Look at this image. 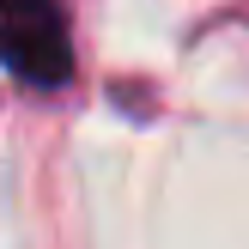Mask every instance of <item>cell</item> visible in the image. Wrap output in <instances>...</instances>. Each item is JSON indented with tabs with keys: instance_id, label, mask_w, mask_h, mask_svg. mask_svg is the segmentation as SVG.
Listing matches in <instances>:
<instances>
[{
	"instance_id": "cell-1",
	"label": "cell",
	"mask_w": 249,
	"mask_h": 249,
	"mask_svg": "<svg viewBox=\"0 0 249 249\" xmlns=\"http://www.w3.org/2000/svg\"><path fill=\"white\" fill-rule=\"evenodd\" d=\"M0 73L24 91H61L73 79V24L61 0H0Z\"/></svg>"
}]
</instances>
